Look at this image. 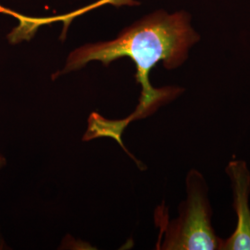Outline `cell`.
I'll use <instances>...</instances> for the list:
<instances>
[{"mask_svg": "<svg viewBox=\"0 0 250 250\" xmlns=\"http://www.w3.org/2000/svg\"><path fill=\"white\" fill-rule=\"evenodd\" d=\"M199 40L188 12L169 13L158 9L125 28L112 40L77 47L69 54L64 67L54 73L52 79L79 71L92 62L108 67L121 58H129L136 68L135 80L141 85V95L134 113L117 122V130L122 134L132 121L148 116L183 92L176 86L153 87L149 73L159 62L167 70L177 69L187 62L190 49Z\"/></svg>", "mask_w": 250, "mask_h": 250, "instance_id": "obj_1", "label": "cell"}, {"mask_svg": "<svg viewBox=\"0 0 250 250\" xmlns=\"http://www.w3.org/2000/svg\"><path fill=\"white\" fill-rule=\"evenodd\" d=\"M188 197L179 206L177 219L169 221L162 208L156 210V224L161 228L158 250H221L222 238L215 233L211 224L212 210L202 174L190 170L187 177Z\"/></svg>", "mask_w": 250, "mask_h": 250, "instance_id": "obj_2", "label": "cell"}, {"mask_svg": "<svg viewBox=\"0 0 250 250\" xmlns=\"http://www.w3.org/2000/svg\"><path fill=\"white\" fill-rule=\"evenodd\" d=\"M233 193V208L237 217L232 234L222 239V250H250V171L244 161H231L226 168Z\"/></svg>", "mask_w": 250, "mask_h": 250, "instance_id": "obj_3", "label": "cell"}, {"mask_svg": "<svg viewBox=\"0 0 250 250\" xmlns=\"http://www.w3.org/2000/svg\"><path fill=\"white\" fill-rule=\"evenodd\" d=\"M0 13H5L7 15L13 16L20 20L21 21L20 26L16 28L12 33H10L9 36V42L11 44H17L23 40H30L33 36H35L39 27L47 23H52L56 21H60V17L44 19L30 18V17L21 15L17 12L11 9H7L1 5H0Z\"/></svg>", "mask_w": 250, "mask_h": 250, "instance_id": "obj_4", "label": "cell"}, {"mask_svg": "<svg viewBox=\"0 0 250 250\" xmlns=\"http://www.w3.org/2000/svg\"><path fill=\"white\" fill-rule=\"evenodd\" d=\"M6 164V161H5V158L0 154V168H2L3 166H5Z\"/></svg>", "mask_w": 250, "mask_h": 250, "instance_id": "obj_5", "label": "cell"}]
</instances>
